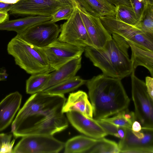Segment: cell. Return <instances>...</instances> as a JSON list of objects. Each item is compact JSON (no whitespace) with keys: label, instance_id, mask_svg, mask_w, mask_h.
Returning a JSON list of instances; mask_svg holds the SVG:
<instances>
[{"label":"cell","instance_id":"6da1fadb","mask_svg":"<svg viewBox=\"0 0 153 153\" xmlns=\"http://www.w3.org/2000/svg\"><path fill=\"white\" fill-rule=\"evenodd\" d=\"M66 100L64 94L42 91L32 94L12 123L11 131L14 137L53 136L66 129L68 121L62 111Z\"/></svg>","mask_w":153,"mask_h":153},{"label":"cell","instance_id":"7a4b0ae2","mask_svg":"<svg viewBox=\"0 0 153 153\" xmlns=\"http://www.w3.org/2000/svg\"><path fill=\"white\" fill-rule=\"evenodd\" d=\"M121 80L102 74L86 81L94 119L101 120L128 108L130 100Z\"/></svg>","mask_w":153,"mask_h":153},{"label":"cell","instance_id":"3957f363","mask_svg":"<svg viewBox=\"0 0 153 153\" xmlns=\"http://www.w3.org/2000/svg\"><path fill=\"white\" fill-rule=\"evenodd\" d=\"M111 34L112 38L101 48H85V55L104 75L122 79L131 75L134 70L128 53L130 46L122 36Z\"/></svg>","mask_w":153,"mask_h":153},{"label":"cell","instance_id":"277c9868","mask_svg":"<svg viewBox=\"0 0 153 153\" xmlns=\"http://www.w3.org/2000/svg\"><path fill=\"white\" fill-rule=\"evenodd\" d=\"M7 50L8 54L13 57L16 65L28 74L54 71L40 48L27 42L18 35L9 42Z\"/></svg>","mask_w":153,"mask_h":153},{"label":"cell","instance_id":"5b68a950","mask_svg":"<svg viewBox=\"0 0 153 153\" xmlns=\"http://www.w3.org/2000/svg\"><path fill=\"white\" fill-rule=\"evenodd\" d=\"M99 18L103 25L111 35L118 34L132 45L141 49L153 51V35L143 32L134 25L118 20L115 16Z\"/></svg>","mask_w":153,"mask_h":153},{"label":"cell","instance_id":"8992f818","mask_svg":"<svg viewBox=\"0 0 153 153\" xmlns=\"http://www.w3.org/2000/svg\"><path fill=\"white\" fill-rule=\"evenodd\" d=\"M130 75L136 120L142 127L153 128V99L148 92L145 82L135 76L134 70Z\"/></svg>","mask_w":153,"mask_h":153},{"label":"cell","instance_id":"52a82bcc","mask_svg":"<svg viewBox=\"0 0 153 153\" xmlns=\"http://www.w3.org/2000/svg\"><path fill=\"white\" fill-rule=\"evenodd\" d=\"M57 39L77 47L85 48L92 45L76 7L66 22L60 25Z\"/></svg>","mask_w":153,"mask_h":153},{"label":"cell","instance_id":"ba28073f","mask_svg":"<svg viewBox=\"0 0 153 153\" xmlns=\"http://www.w3.org/2000/svg\"><path fill=\"white\" fill-rule=\"evenodd\" d=\"M13 149V153H58L65 143L53 135L35 134L23 137Z\"/></svg>","mask_w":153,"mask_h":153},{"label":"cell","instance_id":"9c48e42d","mask_svg":"<svg viewBox=\"0 0 153 153\" xmlns=\"http://www.w3.org/2000/svg\"><path fill=\"white\" fill-rule=\"evenodd\" d=\"M74 6L64 1L56 0H20L12 5L10 14L52 16L60 9Z\"/></svg>","mask_w":153,"mask_h":153},{"label":"cell","instance_id":"30bf717a","mask_svg":"<svg viewBox=\"0 0 153 153\" xmlns=\"http://www.w3.org/2000/svg\"><path fill=\"white\" fill-rule=\"evenodd\" d=\"M40 48L51 68L55 71L72 59L81 57L85 48L57 39L48 45Z\"/></svg>","mask_w":153,"mask_h":153},{"label":"cell","instance_id":"8fae6325","mask_svg":"<svg viewBox=\"0 0 153 153\" xmlns=\"http://www.w3.org/2000/svg\"><path fill=\"white\" fill-rule=\"evenodd\" d=\"M59 33V26L49 21L34 25L19 35L28 43L42 48L56 41Z\"/></svg>","mask_w":153,"mask_h":153},{"label":"cell","instance_id":"7c38bea8","mask_svg":"<svg viewBox=\"0 0 153 153\" xmlns=\"http://www.w3.org/2000/svg\"><path fill=\"white\" fill-rule=\"evenodd\" d=\"M142 127L145 135L141 139L134 134L131 128H125L124 136L118 144L120 153H153V128Z\"/></svg>","mask_w":153,"mask_h":153},{"label":"cell","instance_id":"4fadbf2b","mask_svg":"<svg viewBox=\"0 0 153 153\" xmlns=\"http://www.w3.org/2000/svg\"><path fill=\"white\" fill-rule=\"evenodd\" d=\"M75 6L79 11L92 47L102 48L112 38L111 35L103 25L99 17L91 14L77 3Z\"/></svg>","mask_w":153,"mask_h":153},{"label":"cell","instance_id":"5bb4252c","mask_svg":"<svg viewBox=\"0 0 153 153\" xmlns=\"http://www.w3.org/2000/svg\"><path fill=\"white\" fill-rule=\"evenodd\" d=\"M66 116L74 127L87 136L98 139L108 135L96 120L93 118L87 117L75 111L66 113Z\"/></svg>","mask_w":153,"mask_h":153},{"label":"cell","instance_id":"9a60e30c","mask_svg":"<svg viewBox=\"0 0 153 153\" xmlns=\"http://www.w3.org/2000/svg\"><path fill=\"white\" fill-rule=\"evenodd\" d=\"M22 96L18 91L7 96L0 102V131L12 122L20 107Z\"/></svg>","mask_w":153,"mask_h":153},{"label":"cell","instance_id":"2e32d148","mask_svg":"<svg viewBox=\"0 0 153 153\" xmlns=\"http://www.w3.org/2000/svg\"><path fill=\"white\" fill-rule=\"evenodd\" d=\"M63 113L77 111L85 116L93 118V108L85 92L79 90L69 94L62 109Z\"/></svg>","mask_w":153,"mask_h":153},{"label":"cell","instance_id":"e0dca14e","mask_svg":"<svg viewBox=\"0 0 153 153\" xmlns=\"http://www.w3.org/2000/svg\"><path fill=\"white\" fill-rule=\"evenodd\" d=\"M81 56L72 59L51 73V78L44 87L43 91L75 76L81 68Z\"/></svg>","mask_w":153,"mask_h":153},{"label":"cell","instance_id":"ac0fdd59","mask_svg":"<svg viewBox=\"0 0 153 153\" xmlns=\"http://www.w3.org/2000/svg\"><path fill=\"white\" fill-rule=\"evenodd\" d=\"M87 12L99 18L115 16V6L107 0H74Z\"/></svg>","mask_w":153,"mask_h":153},{"label":"cell","instance_id":"d6986e66","mask_svg":"<svg viewBox=\"0 0 153 153\" xmlns=\"http://www.w3.org/2000/svg\"><path fill=\"white\" fill-rule=\"evenodd\" d=\"M52 18V16H34L8 20L0 24V30L14 31L19 35L32 26L50 21Z\"/></svg>","mask_w":153,"mask_h":153},{"label":"cell","instance_id":"ffe728a7","mask_svg":"<svg viewBox=\"0 0 153 153\" xmlns=\"http://www.w3.org/2000/svg\"><path fill=\"white\" fill-rule=\"evenodd\" d=\"M128 42L131 51L130 59L133 68L135 70L139 66H144L148 70L152 77L153 51L141 49L129 42Z\"/></svg>","mask_w":153,"mask_h":153},{"label":"cell","instance_id":"44dd1931","mask_svg":"<svg viewBox=\"0 0 153 153\" xmlns=\"http://www.w3.org/2000/svg\"><path fill=\"white\" fill-rule=\"evenodd\" d=\"M97 139L79 135L68 140L65 144L64 153H87Z\"/></svg>","mask_w":153,"mask_h":153},{"label":"cell","instance_id":"7402d4cb","mask_svg":"<svg viewBox=\"0 0 153 153\" xmlns=\"http://www.w3.org/2000/svg\"><path fill=\"white\" fill-rule=\"evenodd\" d=\"M86 81L79 76H75L53 85L42 92L53 94H64L74 91L85 84Z\"/></svg>","mask_w":153,"mask_h":153},{"label":"cell","instance_id":"603a6c76","mask_svg":"<svg viewBox=\"0 0 153 153\" xmlns=\"http://www.w3.org/2000/svg\"><path fill=\"white\" fill-rule=\"evenodd\" d=\"M51 73H40L31 75L26 81V93L33 94L42 91L50 79Z\"/></svg>","mask_w":153,"mask_h":153},{"label":"cell","instance_id":"cb8c5ba5","mask_svg":"<svg viewBox=\"0 0 153 153\" xmlns=\"http://www.w3.org/2000/svg\"><path fill=\"white\" fill-rule=\"evenodd\" d=\"M134 26L143 32L153 35V5L146 3Z\"/></svg>","mask_w":153,"mask_h":153},{"label":"cell","instance_id":"d4e9b609","mask_svg":"<svg viewBox=\"0 0 153 153\" xmlns=\"http://www.w3.org/2000/svg\"><path fill=\"white\" fill-rule=\"evenodd\" d=\"M118 144L115 142L102 137L97 139L87 152L89 153H119Z\"/></svg>","mask_w":153,"mask_h":153},{"label":"cell","instance_id":"484cf974","mask_svg":"<svg viewBox=\"0 0 153 153\" xmlns=\"http://www.w3.org/2000/svg\"><path fill=\"white\" fill-rule=\"evenodd\" d=\"M115 7V16L117 20L131 25L137 24L138 20L131 7L120 4Z\"/></svg>","mask_w":153,"mask_h":153},{"label":"cell","instance_id":"4316f807","mask_svg":"<svg viewBox=\"0 0 153 153\" xmlns=\"http://www.w3.org/2000/svg\"><path fill=\"white\" fill-rule=\"evenodd\" d=\"M96 120L108 134L113 135L120 139L123 137L125 133L124 127L117 126L102 120Z\"/></svg>","mask_w":153,"mask_h":153},{"label":"cell","instance_id":"83f0119b","mask_svg":"<svg viewBox=\"0 0 153 153\" xmlns=\"http://www.w3.org/2000/svg\"><path fill=\"white\" fill-rule=\"evenodd\" d=\"M116 126L131 128L132 123L126 119L120 112L112 117H107L102 120Z\"/></svg>","mask_w":153,"mask_h":153},{"label":"cell","instance_id":"f1b7e54d","mask_svg":"<svg viewBox=\"0 0 153 153\" xmlns=\"http://www.w3.org/2000/svg\"><path fill=\"white\" fill-rule=\"evenodd\" d=\"M74 7H67L60 9L52 15L50 21L55 23L61 20H67L71 16Z\"/></svg>","mask_w":153,"mask_h":153},{"label":"cell","instance_id":"f546056e","mask_svg":"<svg viewBox=\"0 0 153 153\" xmlns=\"http://www.w3.org/2000/svg\"><path fill=\"white\" fill-rule=\"evenodd\" d=\"M131 7L139 20L146 3L144 0H129Z\"/></svg>","mask_w":153,"mask_h":153},{"label":"cell","instance_id":"4dcf8cb0","mask_svg":"<svg viewBox=\"0 0 153 153\" xmlns=\"http://www.w3.org/2000/svg\"><path fill=\"white\" fill-rule=\"evenodd\" d=\"M120 112L126 119L132 123L135 120L136 118L134 112L129 111L128 108Z\"/></svg>","mask_w":153,"mask_h":153},{"label":"cell","instance_id":"1f68e13d","mask_svg":"<svg viewBox=\"0 0 153 153\" xmlns=\"http://www.w3.org/2000/svg\"><path fill=\"white\" fill-rule=\"evenodd\" d=\"M145 84L148 92L152 99H153V79L152 77L147 76L145 78Z\"/></svg>","mask_w":153,"mask_h":153},{"label":"cell","instance_id":"d6a6232c","mask_svg":"<svg viewBox=\"0 0 153 153\" xmlns=\"http://www.w3.org/2000/svg\"><path fill=\"white\" fill-rule=\"evenodd\" d=\"M12 136L11 134H0V152L5 143L11 141Z\"/></svg>","mask_w":153,"mask_h":153},{"label":"cell","instance_id":"836d02e7","mask_svg":"<svg viewBox=\"0 0 153 153\" xmlns=\"http://www.w3.org/2000/svg\"><path fill=\"white\" fill-rule=\"evenodd\" d=\"M109 2L115 6L120 4H124L129 7H131L129 0H107Z\"/></svg>","mask_w":153,"mask_h":153},{"label":"cell","instance_id":"e575fe53","mask_svg":"<svg viewBox=\"0 0 153 153\" xmlns=\"http://www.w3.org/2000/svg\"><path fill=\"white\" fill-rule=\"evenodd\" d=\"M13 4L0 1V11L8 12Z\"/></svg>","mask_w":153,"mask_h":153},{"label":"cell","instance_id":"d590c367","mask_svg":"<svg viewBox=\"0 0 153 153\" xmlns=\"http://www.w3.org/2000/svg\"><path fill=\"white\" fill-rule=\"evenodd\" d=\"M9 20L8 12L0 11V24Z\"/></svg>","mask_w":153,"mask_h":153},{"label":"cell","instance_id":"8d00e7d4","mask_svg":"<svg viewBox=\"0 0 153 153\" xmlns=\"http://www.w3.org/2000/svg\"><path fill=\"white\" fill-rule=\"evenodd\" d=\"M8 76L6 70L4 68H0V81L6 80Z\"/></svg>","mask_w":153,"mask_h":153},{"label":"cell","instance_id":"74e56055","mask_svg":"<svg viewBox=\"0 0 153 153\" xmlns=\"http://www.w3.org/2000/svg\"><path fill=\"white\" fill-rule=\"evenodd\" d=\"M141 129V126L138 121H135L133 123L131 126V129L133 131H140Z\"/></svg>","mask_w":153,"mask_h":153},{"label":"cell","instance_id":"f35d334b","mask_svg":"<svg viewBox=\"0 0 153 153\" xmlns=\"http://www.w3.org/2000/svg\"><path fill=\"white\" fill-rule=\"evenodd\" d=\"M20 0H0V1L6 3L10 4H14Z\"/></svg>","mask_w":153,"mask_h":153},{"label":"cell","instance_id":"ab89813d","mask_svg":"<svg viewBox=\"0 0 153 153\" xmlns=\"http://www.w3.org/2000/svg\"><path fill=\"white\" fill-rule=\"evenodd\" d=\"M62 1H64L66 2L70 3L73 5L74 6L76 5V3L74 0H56Z\"/></svg>","mask_w":153,"mask_h":153},{"label":"cell","instance_id":"60d3db41","mask_svg":"<svg viewBox=\"0 0 153 153\" xmlns=\"http://www.w3.org/2000/svg\"><path fill=\"white\" fill-rule=\"evenodd\" d=\"M146 3L153 5V0H144Z\"/></svg>","mask_w":153,"mask_h":153}]
</instances>
